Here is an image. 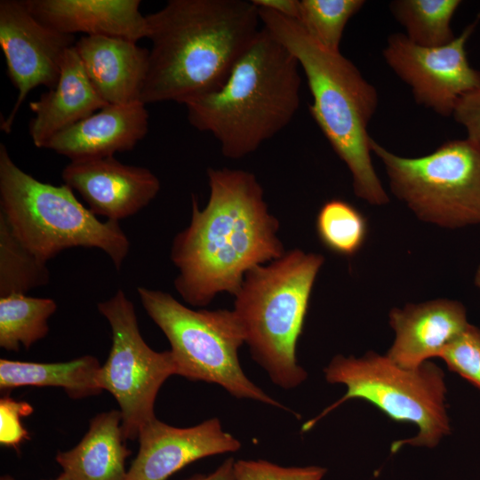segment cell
Segmentation results:
<instances>
[{
    "instance_id": "30bf717a",
    "label": "cell",
    "mask_w": 480,
    "mask_h": 480,
    "mask_svg": "<svg viewBox=\"0 0 480 480\" xmlns=\"http://www.w3.org/2000/svg\"><path fill=\"white\" fill-rule=\"evenodd\" d=\"M111 330V348L100 370L99 385L116 400L124 438L136 440L141 428L156 418L155 402L164 381L177 375L170 350L157 352L144 340L133 303L122 290L97 304Z\"/></svg>"
},
{
    "instance_id": "f1b7e54d",
    "label": "cell",
    "mask_w": 480,
    "mask_h": 480,
    "mask_svg": "<svg viewBox=\"0 0 480 480\" xmlns=\"http://www.w3.org/2000/svg\"><path fill=\"white\" fill-rule=\"evenodd\" d=\"M33 408L28 403L17 402L4 396L0 400V443L4 446L17 447L26 438L28 431L22 427L20 418L30 414Z\"/></svg>"
},
{
    "instance_id": "e0dca14e",
    "label": "cell",
    "mask_w": 480,
    "mask_h": 480,
    "mask_svg": "<svg viewBox=\"0 0 480 480\" xmlns=\"http://www.w3.org/2000/svg\"><path fill=\"white\" fill-rule=\"evenodd\" d=\"M75 48L90 82L107 104L140 101L148 49L132 40L102 36H83Z\"/></svg>"
},
{
    "instance_id": "ffe728a7",
    "label": "cell",
    "mask_w": 480,
    "mask_h": 480,
    "mask_svg": "<svg viewBox=\"0 0 480 480\" xmlns=\"http://www.w3.org/2000/svg\"><path fill=\"white\" fill-rule=\"evenodd\" d=\"M120 411L97 414L72 449L59 452L56 461L70 480H125L131 454L124 442Z\"/></svg>"
},
{
    "instance_id": "44dd1931",
    "label": "cell",
    "mask_w": 480,
    "mask_h": 480,
    "mask_svg": "<svg viewBox=\"0 0 480 480\" xmlns=\"http://www.w3.org/2000/svg\"><path fill=\"white\" fill-rule=\"evenodd\" d=\"M101 365L91 355L60 363H35L0 359V388L23 386L61 388L73 399L99 395Z\"/></svg>"
},
{
    "instance_id": "f546056e",
    "label": "cell",
    "mask_w": 480,
    "mask_h": 480,
    "mask_svg": "<svg viewBox=\"0 0 480 480\" xmlns=\"http://www.w3.org/2000/svg\"><path fill=\"white\" fill-rule=\"evenodd\" d=\"M452 117L467 132V138L480 148V90L463 96L457 103Z\"/></svg>"
},
{
    "instance_id": "d4e9b609",
    "label": "cell",
    "mask_w": 480,
    "mask_h": 480,
    "mask_svg": "<svg viewBox=\"0 0 480 480\" xmlns=\"http://www.w3.org/2000/svg\"><path fill=\"white\" fill-rule=\"evenodd\" d=\"M316 229L322 244L333 253L353 256L364 245L368 225L363 213L348 202L332 199L320 208Z\"/></svg>"
},
{
    "instance_id": "5b68a950",
    "label": "cell",
    "mask_w": 480,
    "mask_h": 480,
    "mask_svg": "<svg viewBox=\"0 0 480 480\" xmlns=\"http://www.w3.org/2000/svg\"><path fill=\"white\" fill-rule=\"evenodd\" d=\"M321 254L293 249L244 276L235 294L234 313L252 357L272 382L292 389L305 381L296 349L316 276Z\"/></svg>"
},
{
    "instance_id": "1f68e13d",
    "label": "cell",
    "mask_w": 480,
    "mask_h": 480,
    "mask_svg": "<svg viewBox=\"0 0 480 480\" xmlns=\"http://www.w3.org/2000/svg\"><path fill=\"white\" fill-rule=\"evenodd\" d=\"M235 461L234 458L229 457L212 473L195 475L187 480H235Z\"/></svg>"
},
{
    "instance_id": "9a60e30c",
    "label": "cell",
    "mask_w": 480,
    "mask_h": 480,
    "mask_svg": "<svg viewBox=\"0 0 480 480\" xmlns=\"http://www.w3.org/2000/svg\"><path fill=\"white\" fill-rule=\"evenodd\" d=\"M389 324L395 339L387 356L402 367L416 368L440 357L469 323L462 303L437 299L391 309Z\"/></svg>"
},
{
    "instance_id": "d6986e66",
    "label": "cell",
    "mask_w": 480,
    "mask_h": 480,
    "mask_svg": "<svg viewBox=\"0 0 480 480\" xmlns=\"http://www.w3.org/2000/svg\"><path fill=\"white\" fill-rule=\"evenodd\" d=\"M107 105L90 82L74 45L63 57L56 85L29 103L35 115L28 125L31 140L44 148L56 134Z\"/></svg>"
},
{
    "instance_id": "484cf974",
    "label": "cell",
    "mask_w": 480,
    "mask_h": 480,
    "mask_svg": "<svg viewBox=\"0 0 480 480\" xmlns=\"http://www.w3.org/2000/svg\"><path fill=\"white\" fill-rule=\"evenodd\" d=\"M364 3L363 0H299L297 20L320 45L340 52L347 23Z\"/></svg>"
},
{
    "instance_id": "603a6c76",
    "label": "cell",
    "mask_w": 480,
    "mask_h": 480,
    "mask_svg": "<svg viewBox=\"0 0 480 480\" xmlns=\"http://www.w3.org/2000/svg\"><path fill=\"white\" fill-rule=\"evenodd\" d=\"M460 4V0H395L389 8L409 40L420 46L436 47L455 38L451 21Z\"/></svg>"
},
{
    "instance_id": "7c38bea8",
    "label": "cell",
    "mask_w": 480,
    "mask_h": 480,
    "mask_svg": "<svg viewBox=\"0 0 480 480\" xmlns=\"http://www.w3.org/2000/svg\"><path fill=\"white\" fill-rule=\"evenodd\" d=\"M75 36L60 33L36 19L24 1H0V45L8 76L18 91L16 101L2 122L12 131L15 116L28 92L39 85L53 88L66 52L75 45Z\"/></svg>"
},
{
    "instance_id": "9c48e42d",
    "label": "cell",
    "mask_w": 480,
    "mask_h": 480,
    "mask_svg": "<svg viewBox=\"0 0 480 480\" xmlns=\"http://www.w3.org/2000/svg\"><path fill=\"white\" fill-rule=\"evenodd\" d=\"M392 193L420 220L446 228L480 225V148L468 138L420 157L397 156L373 139Z\"/></svg>"
},
{
    "instance_id": "2e32d148",
    "label": "cell",
    "mask_w": 480,
    "mask_h": 480,
    "mask_svg": "<svg viewBox=\"0 0 480 480\" xmlns=\"http://www.w3.org/2000/svg\"><path fill=\"white\" fill-rule=\"evenodd\" d=\"M148 118L141 101L108 104L56 134L44 148L70 161L114 156L132 150L147 135Z\"/></svg>"
},
{
    "instance_id": "52a82bcc",
    "label": "cell",
    "mask_w": 480,
    "mask_h": 480,
    "mask_svg": "<svg viewBox=\"0 0 480 480\" xmlns=\"http://www.w3.org/2000/svg\"><path fill=\"white\" fill-rule=\"evenodd\" d=\"M328 383L342 384L346 393L316 417L306 421L301 431L310 430L321 419L350 399L364 400L391 420L410 422L417 434L397 440L392 452L410 444L434 448L450 433L443 371L431 361L416 368H404L387 355L368 352L356 357L335 356L324 369Z\"/></svg>"
},
{
    "instance_id": "3957f363",
    "label": "cell",
    "mask_w": 480,
    "mask_h": 480,
    "mask_svg": "<svg viewBox=\"0 0 480 480\" xmlns=\"http://www.w3.org/2000/svg\"><path fill=\"white\" fill-rule=\"evenodd\" d=\"M258 11L262 28L302 68L312 96L309 112L349 170L354 193L370 204H387L388 195L374 170L367 131L378 108L377 90L340 52L320 45L297 20L265 9Z\"/></svg>"
},
{
    "instance_id": "4fadbf2b",
    "label": "cell",
    "mask_w": 480,
    "mask_h": 480,
    "mask_svg": "<svg viewBox=\"0 0 480 480\" xmlns=\"http://www.w3.org/2000/svg\"><path fill=\"white\" fill-rule=\"evenodd\" d=\"M139 451L125 480H167L200 459L238 451L241 442L223 430L218 418L189 428H177L156 417L138 436Z\"/></svg>"
},
{
    "instance_id": "ba28073f",
    "label": "cell",
    "mask_w": 480,
    "mask_h": 480,
    "mask_svg": "<svg viewBox=\"0 0 480 480\" xmlns=\"http://www.w3.org/2000/svg\"><path fill=\"white\" fill-rule=\"evenodd\" d=\"M141 305L171 345L177 375L220 386L231 396L288 410L244 372L238 350L245 342L233 310H194L170 293L139 286Z\"/></svg>"
},
{
    "instance_id": "5bb4252c",
    "label": "cell",
    "mask_w": 480,
    "mask_h": 480,
    "mask_svg": "<svg viewBox=\"0 0 480 480\" xmlns=\"http://www.w3.org/2000/svg\"><path fill=\"white\" fill-rule=\"evenodd\" d=\"M61 178L92 213L115 221L139 212L161 188L158 178L148 168L122 164L114 156L70 161Z\"/></svg>"
},
{
    "instance_id": "6da1fadb",
    "label": "cell",
    "mask_w": 480,
    "mask_h": 480,
    "mask_svg": "<svg viewBox=\"0 0 480 480\" xmlns=\"http://www.w3.org/2000/svg\"><path fill=\"white\" fill-rule=\"evenodd\" d=\"M209 200L199 209L192 196L189 225L172 242L171 260L179 270L174 287L194 307L218 293L235 296L245 274L285 253L279 222L269 213L263 189L247 171L209 168Z\"/></svg>"
},
{
    "instance_id": "4dcf8cb0",
    "label": "cell",
    "mask_w": 480,
    "mask_h": 480,
    "mask_svg": "<svg viewBox=\"0 0 480 480\" xmlns=\"http://www.w3.org/2000/svg\"><path fill=\"white\" fill-rule=\"evenodd\" d=\"M260 9L268 10L283 16L298 19L299 0H252Z\"/></svg>"
},
{
    "instance_id": "ac0fdd59",
    "label": "cell",
    "mask_w": 480,
    "mask_h": 480,
    "mask_svg": "<svg viewBox=\"0 0 480 480\" xmlns=\"http://www.w3.org/2000/svg\"><path fill=\"white\" fill-rule=\"evenodd\" d=\"M28 11L48 27L75 36H102L138 42L148 37L140 0H25Z\"/></svg>"
},
{
    "instance_id": "836d02e7",
    "label": "cell",
    "mask_w": 480,
    "mask_h": 480,
    "mask_svg": "<svg viewBox=\"0 0 480 480\" xmlns=\"http://www.w3.org/2000/svg\"><path fill=\"white\" fill-rule=\"evenodd\" d=\"M474 282H475L476 286L480 290V265L477 267L476 270Z\"/></svg>"
},
{
    "instance_id": "8992f818",
    "label": "cell",
    "mask_w": 480,
    "mask_h": 480,
    "mask_svg": "<svg viewBox=\"0 0 480 480\" xmlns=\"http://www.w3.org/2000/svg\"><path fill=\"white\" fill-rule=\"evenodd\" d=\"M0 214L14 236L47 263L73 247L98 248L120 269L130 242L119 221L100 220L67 185L42 182L22 171L0 144Z\"/></svg>"
},
{
    "instance_id": "277c9868",
    "label": "cell",
    "mask_w": 480,
    "mask_h": 480,
    "mask_svg": "<svg viewBox=\"0 0 480 480\" xmlns=\"http://www.w3.org/2000/svg\"><path fill=\"white\" fill-rule=\"evenodd\" d=\"M296 58L261 28L217 91L185 103L189 124L211 133L224 156L242 158L272 139L300 106Z\"/></svg>"
},
{
    "instance_id": "8fae6325",
    "label": "cell",
    "mask_w": 480,
    "mask_h": 480,
    "mask_svg": "<svg viewBox=\"0 0 480 480\" xmlns=\"http://www.w3.org/2000/svg\"><path fill=\"white\" fill-rule=\"evenodd\" d=\"M480 20L477 19L447 44L425 47L404 34H392L383 57L395 74L412 90L413 98L438 115L452 116L458 101L480 90V71L468 62L466 44Z\"/></svg>"
},
{
    "instance_id": "d6a6232c",
    "label": "cell",
    "mask_w": 480,
    "mask_h": 480,
    "mask_svg": "<svg viewBox=\"0 0 480 480\" xmlns=\"http://www.w3.org/2000/svg\"><path fill=\"white\" fill-rule=\"evenodd\" d=\"M0 480H14L12 476L4 475L0 477ZM53 480H70V478L65 474L61 473L55 479Z\"/></svg>"
},
{
    "instance_id": "cb8c5ba5",
    "label": "cell",
    "mask_w": 480,
    "mask_h": 480,
    "mask_svg": "<svg viewBox=\"0 0 480 480\" xmlns=\"http://www.w3.org/2000/svg\"><path fill=\"white\" fill-rule=\"evenodd\" d=\"M49 281L47 263L36 258L18 240L0 214V297L27 294Z\"/></svg>"
},
{
    "instance_id": "4316f807",
    "label": "cell",
    "mask_w": 480,
    "mask_h": 480,
    "mask_svg": "<svg viewBox=\"0 0 480 480\" xmlns=\"http://www.w3.org/2000/svg\"><path fill=\"white\" fill-rule=\"evenodd\" d=\"M449 369L480 388V329L468 324L443 351Z\"/></svg>"
},
{
    "instance_id": "83f0119b",
    "label": "cell",
    "mask_w": 480,
    "mask_h": 480,
    "mask_svg": "<svg viewBox=\"0 0 480 480\" xmlns=\"http://www.w3.org/2000/svg\"><path fill=\"white\" fill-rule=\"evenodd\" d=\"M327 469L319 466L283 467L263 460L235 461V480H323Z\"/></svg>"
},
{
    "instance_id": "7402d4cb",
    "label": "cell",
    "mask_w": 480,
    "mask_h": 480,
    "mask_svg": "<svg viewBox=\"0 0 480 480\" xmlns=\"http://www.w3.org/2000/svg\"><path fill=\"white\" fill-rule=\"evenodd\" d=\"M56 309L51 298L0 297V347L8 351H18L20 346L29 348L48 334V320Z\"/></svg>"
},
{
    "instance_id": "7a4b0ae2",
    "label": "cell",
    "mask_w": 480,
    "mask_h": 480,
    "mask_svg": "<svg viewBox=\"0 0 480 480\" xmlns=\"http://www.w3.org/2000/svg\"><path fill=\"white\" fill-rule=\"evenodd\" d=\"M146 19L145 105H185L219 90L261 29L258 8L245 0H170Z\"/></svg>"
}]
</instances>
